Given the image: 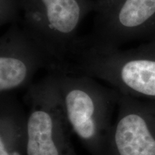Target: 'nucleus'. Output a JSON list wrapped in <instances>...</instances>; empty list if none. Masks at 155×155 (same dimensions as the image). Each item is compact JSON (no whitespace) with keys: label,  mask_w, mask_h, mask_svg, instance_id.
I'll use <instances>...</instances> for the list:
<instances>
[{"label":"nucleus","mask_w":155,"mask_h":155,"mask_svg":"<svg viewBox=\"0 0 155 155\" xmlns=\"http://www.w3.org/2000/svg\"><path fill=\"white\" fill-rule=\"evenodd\" d=\"M50 72L53 74L71 132L92 155H104L119 93L88 75Z\"/></svg>","instance_id":"obj_1"},{"label":"nucleus","mask_w":155,"mask_h":155,"mask_svg":"<svg viewBox=\"0 0 155 155\" xmlns=\"http://www.w3.org/2000/svg\"><path fill=\"white\" fill-rule=\"evenodd\" d=\"M97 9V0H21L22 27L52 60L50 71L67 61L81 24Z\"/></svg>","instance_id":"obj_2"},{"label":"nucleus","mask_w":155,"mask_h":155,"mask_svg":"<svg viewBox=\"0 0 155 155\" xmlns=\"http://www.w3.org/2000/svg\"><path fill=\"white\" fill-rule=\"evenodd\" d=\"M25 102V155H76L53 73L29 88Z\"/></svg>","instance_id":"obj_3"},{"label":"nucleus","mask_w":155,"mask_h":155,"mask_svg":"<svg viewBox=\"0 0 155 155\" xmlns=\"http://www.w3.org/2000/svg\"><path fill=\"white\" fill-rule=\"evenodd\" d=\"M91 41L121 48L141 41L155 42V0H120L96 13Z\"/></svg>","instance_id":"obj_4"},{"label":"nucleus","mask_w":155,"mask_h":155,"mask_svg":"<svg viewBox=\"0 0 155 155\" xmlns=\"http://www.w3.org/2000/svg\"><path fill=\"white\" fill-rule=\"evenodd\" d=\"M49 55L22 27L13 24L0 39V93L27 86L39 69H53Z\"/></svg>","instance_id":"obj_5"},{"label":"nucleus","mask_w":155,"mask_h":155,"mask_svg":"<svg viewBox=\"0 0 155 155\" xmlns=\"http://www.w3.org/2000/svg\"><path fill=\"white\" fill-rule=\"evenodd\" d=\"M26 115L9 96L1 94L0 155H25Z\"/></svg>","instance_id":"obj_6"},{"label":"nucleus","mask_w":155,"mask_h":155,"mask_svg":"<svg viewBox=\"0 0 155 155\" xmlns=\"http://www.w3.org/2000/svg\"><path fill=\"white\" fill-rule=\"evenodd\" d=\"M21 11V0H0V25L16 24Z\"/></svg>","instance_id":"obj_7"},{"label":"nucleus","mask_w":155,"mask_h":155,"mask_svg":"<svg viewBox=\"0 0 155 155\" xmlns=\"http://www.w3.org/2000/svg\"><path fill=\"white\" fill-rule=\"evenodd\" d=\"M107 1L108 0H97V2H98V9L101 6H102L104 4H105ZM98 9H97V11H98Z\"/></svg>","instance_id":"obj_8"}]
</instances>
